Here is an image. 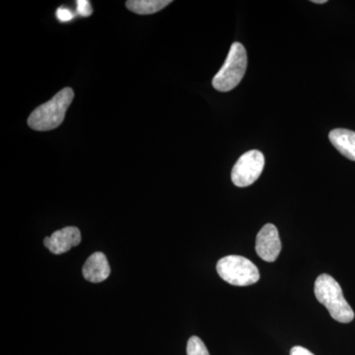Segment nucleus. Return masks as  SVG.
<instances>
[{
	"label": "nucleus",
	"instance_id": "1",
	"mask_svg": "<svg viewBox=\"0 0 355 355\" xmlns=\"http://www.w3.org/2000/svg\"><path fill=\"white\" fill-rule=\"evenodd\" d=\"M74 98L71 88L60 90L44 104L34 110L28 119V125L37 132H48L62 125Z\"/></svg>",
	"mask_w": 355,
	"mask_h": 355
},
{
	"label": "nucleus",
	"instance_id": "2",
	"mask_svg": "<svg viewBox=\"0 0 355 355\" xmlns=\"http://www.w3.org/2000/svg\"><path fill=\"white\" fill-rule=\"evenodd\" d=\"M315 295L317 300L328 309L331 318L340 323H350L354 319V312L343 296L342 287L331 275H320L315 282Z\"/></svg>",
	"mask_w": 355,
	"mask_h": 355
},
{
	"label": "nucleus",
	"instance_id": "3",
	"mask_svg": "<svg viewBox=\"0 0 355 355\" xmlns=\"http://www.w3.org/2000/svg\"><path fill=\"white\" fill-rule=\"evenodd\" d=\"M248 58L244 46L233 43L220 70L212 79V86L219 92H229L240 83L246 72Z\"/></svg>",
	"mask_w": 355,
	"mask_h": 355
},
{
	"label": "nucleus",
	"instance_id": "4",
	"mask_svg": "<svg viewBox=\"0 0 355 355\" xmlns=\"http://www.w3.org/2000/svg\"><path fill=\"white\" fill-rule=\"evenodd\" d=\"M222 279L234 286H249L260 279V272L254 263L242 256H226L216 266Z\"/></svg>",
	"mask_w": 355,
	"mask_h": 355
},
{
	"label": "nucleus",
	"instance_id": "5",
	"mask_svg": "<svg viewBox=\"0 0 355 355\" xmlns=\"http://www.w3.org/2000/svg\"><path fill=\"white\" fill-rule=\"evenodd\" d=\"M265 167V157L259 150H250L238 159L231 173V180L236 187L251 186L260 178Z\"/></svg>",
	"mask_w": 355,
	"mask_h": 355
},
{
	"label": "nucleus",
	"instance_id": "6",
	"mask_svg": "<svg viewBox=\"0 0 355 355\" xmlns=\"http://www.w3.org/2000/svg\"><path fill=\"white\" fill-rule=\"evenodd\" d=\"M282 251L279 230L273 224H266L257 235L256 252L261 260L272 263Z\"/></svg>",
	"mask_w": 355,
	"mask_h": 355
},
{
	"label": "nucleus",
	"instance_id": "7",
	"mask_svg": "<svg viewBox=\"0 0 355 355\" xmlns=\"http://www.w3.org/2000/svg\"><path fill=\"white\" fill-rule=\"evenodd\" d=\"M81 233L78 228L69 226L53 232L50 237L44 239V245L51 253L62 254L69 252L71 248L80 244Z\"/></svg>",
	"mask_w": 355,
	"mask_h": 355
},
{
	"label": "nucleus",
	"instance_id": "8",
	"mask_svg": "<svg viewBox=\"0 0 355 355\" xmlns=\"http://www.w3.org/2000/svg\"><path fill=\"white\" fill-rule=\"evenodd\" d=\"M83 273L84 279L93 284H99L108 279L111 268L105 254L96 252L91 254L84 263Z\"/></svg>",
	"mask_w": 355,
	"mask_h": 355
},
{
	"label": "nucleus",
	"instance_id": "9",
	"mask_svg": "<svg viewBox=\"0 0 355 355\" xmlns=\"http://www.w3.org/2000/svg\"><path fill=\"white\" fill-rule=\"evenodd\" d=\"M334 147L343 156L355 161V132L345 128H336L329 135Z\"/></svg>",
	"mask_w": 355,
	"mask_h": 355
},
{
	"label": "nucleus",
	"instance_id": "10",
	"mask_svg": "<svg viewBox=\"0 0 355 355\" xmlns=\"http://www.w3.org/2000/svg\"><path fill=\"white\" fill-rule=\"evenodd\" d=\"M171 2L170 0H128L125 4L128 9L133 13L139 15H150L162 10Z\"/></svg>",
	"mask_w": 355,
	"mask_h": 355
},
{
	"label": "nucleus",
	"instance_id": "11",
	"mask_svg": "<svg viewBox=\"0 0 355 355\" xmlns=\"http://www.w3.org/2000/svg\"><path fill=\"white\" fill-rule=\"evenodd\" d=\"M188 355H209V350L198 336H191L187 345Z\"/></svg>",
	"mask_w": 355,
	"mask_h": 355
},
{
	"label": "nucleus",
	"instance_id": "12",
	"mask_svg": "<svg viewBox=\"0 0 355 355\" xmlns=\"http://www.w3.org/2000/svg\"><path fill=\"white\" fill-rule=\"evenodd\" d=\"M77 12L83 17L92 15V7L88 0H77Z\"/></svg>",
	"mask_w": 355,
	"mask_h": 355
},
{
	"label": "nucleus",
	"instance_id": "13",
	"mask_svg": "<svg viewBox=\"0 0 355 355\" xmlns=\"http://www.w3.org/2000/svg\"><path fill=\"white\" fill-rule=\"evenodd\" d=\"M57 17L58 20L62 21V22H67V21H70L73 19L74 14L71 12V11L69 10L67 8H58L57 11Z\"/></svg>",
	"mask_w": 355,
	"mask_h": 355
},
{
	"label": "nucleus",
	"instance_id": "14",
	"mask_svg": "<svg viewBox=\"0 0 355 355\" xmlns=\"http://www.w3.org/2000/svg\"><path fill=\"white\" fill-rule=\"evenodd\" d=\"M291 355H315L310 350L303 347H294L291 350Z\"/></svg>",
	"mask_w": 355,
	"mask_h": 355
},
{
	"label": "nucleus",
	"instance_id": "15",
	"mask_svg": "<svg viewBox=\"0 0 355 355\" xmlns=\"http://www.w3.org/2000/svg\"><path fill=\"white\" fill-rule=\"evenodd\" d=\"M313 3L324 4L327 3V0H313Z\"/></svg>",
	"mask_w": 355,
	"mask_h": 355
}]
</instances>
